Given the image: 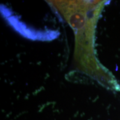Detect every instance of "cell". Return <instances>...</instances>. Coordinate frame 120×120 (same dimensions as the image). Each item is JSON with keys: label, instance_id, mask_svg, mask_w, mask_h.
<instances>
[]
</instances>
